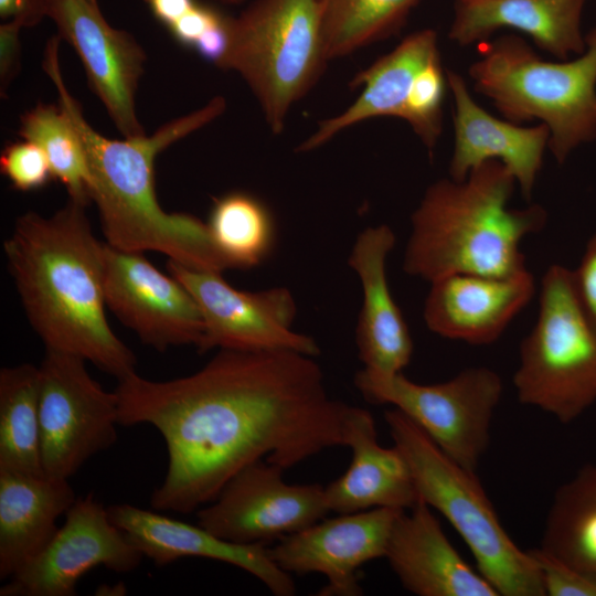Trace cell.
Segmentation results:
<instances>
[{
    "label": "cell",
    "mask_w": 596,
    "mask_h": 596,
    "mask_svg": "<svg viewBox=\"0 0 596 596\" xmlns=\"http://www.w3.org/2000/svg\"><path fill=\"white\" fill-rule=\"evenodd\" d=\"M118 422L148 424L164 439L168 467L153 510L192 513L212 502L246 466L284 470L345 446L349 405L333 400L320 366L296 351L220 349L195 373L118 381Z\"/></svg>",
    "instance_id": "1"
},
{
    "label": "cell",
    "mask_w": 596,
    "mask_h": 596,
    "mask_svg": "<svg viewBox=\"0 0 596 596\" xmlns=\"http://www.w3.org/2000/svg\"><path fill=\"white\" fill-rule=\"evenodd\" d=\"M60 42L58 36L47 41L42 66L56 88L57 104L84 143L91 171L89 196L97 206L106 243L127 252L156 251L196 270L222 273L231 268L207 224L190 214L167 213L155 190L158 153L222 115L225 99L215 96L150 136L109 139L87 123L70 93L60 65Z\"/></svg>",
    "instance_id": "2"
},
{
    "label": "cell",
    "mask_w": 596,
    "mask_h": 596,
    "mask_svg": "<svg viewBox=\"0 0 596 596\" xmlns=\"http://www.w3.org/2000/svg\"><path fill=\"white\" fill-rule=\"evenodd\" d=\"M104 245L86 204L68 199L49 217L31 211L18 217L3 248L45 349L77 355L119 381L136 372L137 359L106 319Z\"/></svg>",
    "instance_id": "3"
},
{
    "label": "cell",
    "mask_w": 596,
    "mask_h": 596,
    "mask_svg": "<svg viewBox=\"0 0 596 596\" xmlns=\"http://www.w3.org/2000/svg\"><path fill=\"white\" fill-rule=\"evenodd\" d=\"M515 185L497 160L461 181L433 182L411 216L404 272L432 283L451 274L510 277L529 270L521 243L545 227L547 211L540 204L509 207Z\"/></svg>",
    "instance_id": "4"
},
{
    "label": "cell",
    "mask_w": 596,
    "mask_h": 596,
    "mask_svg": "<svg viewBox=\"0 0 596 596\" xmlns=\"http://www.w3.org/2000/svg\"><path fill=\"white\" fill-rule=\"evenodd\" d=\"M585 41L582 54L552 62L521 36L503 34L480 43V56L468 70L475 92L504 119L547 127L549 150L558 164L596 140V26Z\"/></svg>",
    "instance_id": "5"
},
{
    "label": "cell",
    "mask_w": 596,
    "mask_h": 596,
    "mask_svg": "<svg viewBox=\"0 0 596 596\" xmlns=\"http://www.w3.org/2000/svg\"><path fill=\"white\" fill-rule=\"evenodd\" d=\"M384 419L409 466L418 498L453 525L498 595L545 596L535 558L508 534L476 471L447 456L397 408L385 411Z\"/></svg>",
    "instance_id": "6"
},
{
    "label": "cell",
    "mask_w": 596,
    "mask_h": 596,
    "mask_svg": "<svg viewBox=\"0 0 596 596\" xmlns=\"http://www.w3.org/2000/svg\"><path fill=\"white\" fill-rule=\"evenodd\" d=\"M328 61L316 0H251L230 17L227 45L216 66L243 78L278 135Z\"/></svg>",
    "instance_id": "7"
},
{
    "label": "cell",
    "mask_w": 596,
    "mask_h": 596,
    "mask_svg": "<svg viewBox=\"0 0 596 596\" xmlns=\"http://www.w3.org/2000/svg\"><path fill=\"white\" fill-rule=\"evenodd\" d=\"M513 384L519 402L562 424L596 403V331L565 266L551 265L541 279L536 321L520 343Z\"/></svg>",
    "instance_id": "8"
},
{
    "label": "cell",
    "mask_w": 596,
    "mask_h": 596,
    "mask_svg": "<svg viewBox=\"0 0 596 596\" xmlns=\"http://www.w3.org/2000/svg\"><path fill=\"white\" fill-rule=\"evenodd\" d=\"M354 384L372 404L405 414L451 459L477 471L490 444V427L503 393L501 376L487 366L467 368L436 384L412 382L402 372L363 368Z\"/></svg>",
    "instance_id": "9"
},
{
    "label": "cell",
    "mask_w": 596,
    "mask_h": 596,
    "mask_svg": "<svg viewBox=\"0 0 596 596\" xmlns=\"http://www.w3.org/2000/svg\"><path fill=\"white\" fill-rule=\"evenodd\" d=\"M40 370V440L44 473L70 479L117 440L118 396L88 373L85 360L45 349Z\"/></svg>",
    "instance_id": "10"
},
{
    "label": "cell",
    "mask_w": 596,
    "mask_h": 596,
    "mask_svg": "<svg viewBox=\"0 0 596 596\" xmlns=\"http://www.w3.org/2000/svg\"><path fill=\"white\" fill-rule=\"evenodd\" d=\"M169 274L195 299L203 318L204 334L198 351L289 350L316 356V341L291 329L296 304L287 288L242 291L227 284L219 272L196 270L169 259Z\"/></svg>",
    "instance_id": "11"
},
{
    "label": "cell",
    "mask_w": 596,
    "mask_h": 596,
    "mask_svg": "<svg viewBox=\"0 0 596 596\" xmlns=\"http://www.w3.org/2000/svg\"><path fill=\"white\" fill-rule=\"evenodd\" d=\"M283 472L265 459L246 466L196 511V523L228 542L266 545L322 520L324 487L289 485Z\"/></svg>",
    "instance_id": "12"
},
{
    "label": "cell",
    "mask_w": 596,
    "mask_h": 596,
    "mask_svg": "<svg viewBox=\"0 0 596 596\" xmlns=\"http://www.w3.org/2000/svg\"><path fill=\"white\" fill-rule=\"evenodd\" d=\"M143 554L93 493L75 500L44 550L0 588V596H74L92 568L136 570Z\"/></svg>",
    "instance_id": "13"
},
{
    "label": "cell",
    "mask_w": 596,
    "mask_h": 596,
    "mask_svg": "<svg viewBox=\"0 0 596 596\" xmlns=\"http://www.w3.org/2000/svg\"><path fill=\"white\" fill-rule=\"evenodd\" d=\"M104 296L116 318L157 351L200 347L204 323L195 299L178 279L157 269L143 253L105 243Z\"/></svg>",
    "instance_id": "14"
},
{
    "label": "cell",
    "mask_w": 596,
    "mask_h": 596,
    "mask_svg": "<svg viewBox=\"0 0 596 596\" xmlns=\"http://www.w3.org/2000/svg\"><path fill=\"white\" fill-rule=\"evenodd\" d=\"M47 18L78 55L92 91L123 137L146 135L136 96L147 55L136 38L111 26L89 0H49Z\"/></svg>",
    "instance_id": "15"
},
{
    "label": "cell",
    "mask_w": 596,
    "mask_h": 596,
    "mask_svg": "<svg viewBox=\"0 0 596 596\" xmlns=\"http://www.w3.org/2000/svg\"><path fill=\"white\" fill-rule=\"evenodd\" d=\"M401 511L374 508L339 514L287 535L268 549L275 564L288 574L319 573L327 577L321 596L363 594L359 570L384 557L392 526Z\"/></svg>",
    "instance_id": "16"
},
{
    "label": "cell",
    "mask_w": 596,
    "mask_h": 596,
    "mask_svg": "<svg viewBox=\"0 0 596 596\" xmlns=\"http://www.w3.org/2000/svg\"><path fill=\"white\" fill-rule=\"evenodd\" d=\"M446 77L454 100L449 178L461 181L483 162L497 160L512 173L522 196L530 201L549 149L547 127L497 118L473 99L459 73L447 70Z\"/></svg>",
    "instance_id": "17"
},
{
    "label": "cell",
    "mask_w": 596,
    "mask_h": 596,
    "mask_svg": "<svg viewBox=\"0 0 596 596\" xmlns=\"http://www.w3.org/2000/svg\"><path fill=\"white\" fill-rule=\"evenodd\" d=\"M534 294L530 270L510 277L451 274L430 283L423 318L443 338L487 345L502 336Z\"/></svg>",
    "instance_id": "18"
},
{
    "label": "cell",
    "mask_w": 596,
    "mask_h": 596,
    "mask_svg": "<svg viewBox=\"0 0 596 596\" xmlns=\"http://www.w3.org/2000/svg\"><path fill=\"white\" fill-rule=\"evenodd\" d=\"M110 520L130 542L158 566L184 557H204L236 566L258 578L276 596H291L296 586L290 574L278 567L264 544H238L159 511L129 503L107 507Z\"/></svg>",
    "instance_id": "19"
},
{
    "label": "cell",
    "mask_w": 596,
    "mask_h": 596,
    "mask_svg": "<svg viewBox=\"0 0 596 596\" xmlns=\"http://www.w3.org/2000/svg\"><path fill=\"white\" fill-rule=\"evenodd\" d=\"M384 557L402 586L418 596H499L447 539L423 500L397 515Z\"/></svg>",
    "instance_id": "20"
},
{
    "label": "cell",
    "mask_w": 596,
    "mask_h": 596,
    "mask_svg": "<svg viewBox=\"0 0 596 596\" xmlns=\"http://www.w3.org/2000/svg\"><path fill=\"white\" fill-rule=\"evenodd\" d=\"M386 224L369 226L358 236L349 256L363 292L356 327V347L364 368L397 373L409 363L414 344L404 317L394 301L386 277V259L395 245Z\"/></svg>",
    "instance_id": "21"
},
{
    "label": "cell",
    "mask_w": 596,
    "mask_h": 596,
    "mask_svg": "<svg viewBox=\"0 0 596 596\" xmlns=\"http://www.w3.org/2000/svg\"><path fill=\"white\" fill-rule=\"evenodd\" d=\"M586 0H455L448 38L460 46L482 43L499 30L528 35L558 60L586 49L582 19Z\"/></svg>",
    "instance_id": "22"
},
{
    "label": "cell",
    "mask_w": 596,
    "mask_h": 596,
    "mask_svg": "<svg viewBox=\"0 0 596 596\" xmlns=\"http://www.w3.org/2000/svg\"><path fill=\"white\" fill-rule=\"evenodd\" d=\"M345 446L352 450L348 470L324 487L329 511L354 513L374 508L409 510L419 500L409 466L396 446L383 447L372 414L349 405Z\"/></svg>",
    "instance_id": "23"
},
{
    "label": "cell",
    "mask_w": 596,
    "mask_h": 596,
    "mask_svg": "<svg viewBox=\"0 0 596 596\" xmlns=\"http://www.w3.org/2000/svg\"><path fill=\"white\" fill-rule=\"evenodd\" d=\"M439 57L435 30L422 29L408 34L392 51L355 74L350 86L362 87L359 97L344 111L319 121L316 131L296 151H312L345 128L374 117L404 120L417 75Z\"/></svg>",
    "instance_id": "24"
},
{
    "label": "cell",
    "mask_w": 596,
    "mask_h": 596,
    "mask_svg": "<svg viewBox=\"0 0 596 596\" xmlns=\"http://www.w3.org/2000/svg\"><path fill=\"white\" fill-rule=\"evenodd\" d=\"M76 499L68 479L0 470V579L44 550Z\"/></svg>",
    "instance_id": "25"
},
{
    "label": "cell",
    "mask_w": 596,
    "mask_h": 596,
    "mask_svg": "<svg viewBox=\"0 0 596 596\" xmlns=\"http://www.w3.org/2000/svg\"><path fill=\"white\" fill-rule=\"evenodd\" d=\"M538 549L568 567L596 576V462L583 466L557 488Z\"/></svg>",
    "instance_id": "26"
},
{
    "label": "cell",
    "mask_w": 596,
    "mask_h": 596,
    "mask_svg": "<svg viewBox=\"0 0 596 596\" xmlns=\"http://www.w3.org/2000/svg\"><path fill=\"white\" fill-rule=\"evenodd\" d=\"M0 470L43 475L40 370L31 363L0 370Z\"/></svg>",
    "instance_id": "27"
},
{
    "label": "cell",
    "mask_w": 596,
    "mask_h": 596,
    "mask_svg": "<svg viewBox=\"0 0 596 596\" xmlns=\"http://www.w3.org/2000/svg\"><path fill=\"white\" fill-rule=\"evenodd\" d=\"M419 0H316L328 60L395 34Z\"/></svg>",
    "instance_id": "28"
},
{
    "label": "cell",
    "mask_w": 596,
    "mask_h": 596,
    "mask_svg": "<svg viewBox=\"0 0 596 596\" xmlns=\"http://www.w3.org/2000/svg\"><path fill=\"white\" fill-rule=\"evenodd\" d=\"M19 135L45 153L52 175L66 189L68 199L88 204L91 171L84 143L71 119L57 104L38 103L20 119Z\"/></svg>",
    "instance_id": "29"
},
{
    "label": "cell",
    "mask_w": 596,
    "mask_h": 596,
    "mask_svg": "<svg viewBox=\"0 0 596 596\" xmlns=\"http://www.w3.org/2000/svg\"><path fill=\"white\" fill-rule=\"evenodd\" d=\"M231 268L260 264L274 244V222L265 204L245 192L217 198L206 223Z\"/></svg>",
    "instance_id": "30"
},
{
    "label": "cell",
    "mask_w": 596,
    "mask_h": 596,
    "mask_svg": "<svg viewBox=\"0 0 596 596\" xmlns=\"http://www.w3.org/2000/svg\"><path fill=\"white\" fill-rule=\"evenodd\" d=\"M228 20L230 15L195 1L167 29L181 45L216 65L227 45Z\"/></svg>",
    "instance_id": "31"
},
{
    "label": "cell",
    "mask_w": 596,
    "mask_h": 596,
    "mask_svg": "<svg viewBox=\"0 0 596 596\" xmlns=\"http://www.w3.org/2000/svg\"><path fill=\"white\" fill-rule=\"evenodd\" d=\"M0 170L19 191L36 190L53 178L43 150L25 139L4 147L0 156Z\"/></svg>",
    "instance_id": "32"
},
{
    "label": "cell",
    "mask_w": 596,
    "mask_h": 596,
    "mask_svg": "<svg viewBox=\"0 0 596 596\" xmlns=\"http://www.w3.org/2000/svg\"><path fill=\"white\" fill-rule=\"evenodd\" d=\"M530 552L540 567L545 596H596V576L568 567L538 547Z\"/></svg>",
    "instance_id": "33"
},
{
    "label": "cell",
    "mask_w": 596,
    "mask_h": 596,
    "mask_svg": "<svg viewBox=\"0 0 596 596\" xmlns=\"http://www.w3.org/2000/svg\"><path fill=\"white\" fill-rule=\"evenodd\" d=\"M571 281L579 308L596 331V233L587 241L578 265L571 269Z\"/></svg>",
    "instance_id": "34"
},
{
    "label": "cell",
    "mask_w": 596,
    "mask_h": 596,
    "mask_svg": "<svg viewBox=\"0 0 596 596\" xmlns=\"http://www.w3.org/2000/svg\"><path fill=\"white\" fill-rule=\"evenodd\" d=\"M23 25L17 20L0 24V95L6 97L12 82L21 71Z\"/></svg>",
    "instance_id": "35"
},
{
    "label": "cell",
    "mask_w": 596,
    "mask_h": 596,
    "mask_svg": "<svg viewBox=\"0 0 596 596\" xmlns=\"http://www.w3.org/2000/svg\"><path fill=\"white\" fill-rule=\"evenodd\" d=\"M47 13L49 0H0L1 20H17L23 28L38 25Z\"/></svg>",
    "instance_id": "36"
},
{
    "label": "cell",
    "mask_w": 596,
    "mask_h": 596,
    "mask_svg": "<svg viewBox=\"0 0 596 596\" xmlns=\"http://www.w3.org/2000/svg\"><path fill=\"white\" fill-rule=\"evenodd\" d=\"M153 17L166 28L175 22L195 0H143Z\"/></svg>",
    "instance_id": "37"
},
{
    "label": "cell",
    "mask_w": 596,
    "mask_h": 596,
    "mask_svg": "<svg viewBox=\"0 0 596 596\" xmlns=\"http://www.w3.org/2000/svg\"><path fill=\"white\" fill-rule=\"evenodd\" d=\"M96 592H99V593H96L99 595H104L105 592H108L107 595H116V593L118 595H124L126 594V588L123 584L114 585L110 587L108 585H103Z\"/></svg>",
    "instance_id": "38"
},
{
    "label": "cell",
    "mask_w": 596,
    "mask_h": 596,
    "mask_svg": "<svg viewBox=\"0 0 596 596\" xmlns=\"http://www.w3.org/2000/svg\"><path fill=\"white\" fill-rule=\"evenodd\" d=\"M216 1H220L225 4L238 6V4L245 3L248 0H216Z\"/></svg>",
    "instance_id": "39"
},
{
    "label": "cell",
    "mask_w": 596,
    "mask_h": 596,
    "mask_svg": "<svg viewBox=\"0 0 596 596\" xmlns=\"http://www.w3.org/2000/svg\"><path fill=\"white\" fill-rule=\"evenodd\" d=\"M89 1L97 4V0H89Z\"/></svg>",
    "instance_id": "40"
}]
</instances>
